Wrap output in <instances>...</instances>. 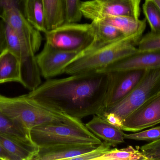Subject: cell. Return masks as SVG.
<instances>
[{
	"label": "cell",
	"instance_id": "cell-6",
	"mask_svg": "<svg viewBox=\"0 0 160 160\" xmlns=\"http://www.w3.org/2000/svg\"><path fill=\"white\" fill-rule=\"evenodd\" d=\"M4 26L6 48L16 54L20 63L21 84L25 88L32 91L41 83V73L36 53L26 41L8 25L4 23Z\"/></svg>",
	"mask_w": 160,
	"mask_h": 160
},
{
	"label": "cell",
	"instance_id": "cell-15",
	"mask_svg": "<svg viewBox=\"0 0 160 160\" xmlns=\"http://www.w3.org/2000/svg\"><path fill=\"white\" fill-rule=\"evenodd\" d=\"M85 126L95 136L112 147L125 142L123 131L110 124L101 115H94Z\"/></svg>",
	"mask_w": 160,
	"mask_h": 160
},
{
	"label": "cell",
	"instance_id": "cell-34",
	"mask_svg": "<svg viewBox=\"0 0 160 160\" xmlns=\"http://www.w3.org/2000/svg\"><path fill=\"white\" fill-rule=\"evenodd\" d=\"M85 1H87V0H85Z\"/></svg>",
	"mask_w": 160,
	"mask_h": 160
},
{
	"label": "cell",
	"instance_id": "cell-18",
	"mask_svg": "<svg viewBox=\"0 0 160 160\" xmlns=\"http://www.w3.org/2000/svg\"><path fill=\"white\" fill-rule=\"evenodd\" d=\"M94 20L100 21L112 25L122 31L127 36H142L147 25L146 18L135 19L124 16H103Z\"/></svg>",
	"mask_w": 160,
	"mask_h": 160
},
{
	"label": "cell",
	"instance_id": "cell-25",
	"mask_svg": "<svg viewBox=\"0 0 160 160\" xmlns=\"http://www.w3.org/2000/svg\"><path fill=\"white\" fill-rule=\"evenodd\" d=\"M137 46L140 52L160 51V33L148 32L142 36Z\"/></svg>",
	"mask_w": 160,
	"mask_h": 160
},
{
	"label": "cell",
	"instance_id": "cell-23",
	"mask_svg": "<svg viewBox=\"0 0 160 160\" xmlns=\"http://www.w3.org/2000/svg\"><path fill=\"white\" fill-rule=\"evenodd\" d=\"M96 160H147L142 152L133 147L112 148Z\"/></svg>",
	"mask_w": 160,
	"mask_h": 160
},
{
	"label": "cell",
	"instance_id": "cell-16",
	"mask_svg": "<svg viewBox=\"0 0 160 160\" xmlns=\"http://www.w3.org/2000/svg\"><path fill=\"white\" fill-rule=\"evenodd\" d=\"M0 143L17 160H33L39 147L31 140L0 134Z\"/></svg>",
	"mask_w": 160,
	"mask_h": 160
},
{
	"label": "cell",
	"instance_id": "cell-2",
	"mask_svg": "<svg viewBox=\"0 0 160 160\" xmlns=\"http://www.w3.org/2000/svg\"><path fill=\"white\" fill-rule=\"evenodd\" d=\"M142 36H126L106 45L91 48L79 55L68 65V75L98 71L125 57L139 52L136 47Z\"/></svg>",
	"mask_w": 160,
	"mask_h": 160
},
{
	"label": "cell",
	"instance_id": "cell-4",
	"mask_svg": "<svg viewBox=\"0 0 160 160\" xmlns=\"http://www.w3.org/2000/svg\"><path fill=\"white\" fill-rule=\"evenodd\" d=\"M30 136L38 147L65 144L98 146L102 142L78 118L37 126L30 131Z\"/></svg>",
	"mask_w": 160,
	"mask_h": 160
},
{
	"label": "cell",
	"instance_id": "cell-33",
	"mask_svg": "<svg viewBox=\"0 0 160 160\" xmlns=\"http://www.w3.org/2000/svg\"><path fill=\"white\" fill-rule=\"evenodd\" d=\"M155 3L156 4L158 7L159 9L160 10V0H153Z\"/></svg>",
	"mask_w": 160,
	"mask_h": 160
},
{
	"label": "cell",
	"instance_id": "cell-5",
	"mask_svg": "<svg viewBox=\"0 0 160 160\" xmlns=\"http://www.w3.org/2000/svg\"><path fill=\"white\" fill-rule=\"evenodd\" d=\"M46 42L61 49L81 54L95 43L96 35L91 23H65L45 33Z\"/></svg>",
	"mask_w": 160,
	"mask_h": 160
},
{
	"label": "cell",
	"instance_id": "cell-20",
	"mask_svg": "<svg viewBox=\"0 0 160 160\" xmlns=\"http://www.w3.org/2000/svg\"><path fill=\"white\" fill-rule=\"evenodd\" d=\"M91 23L96 35V41L91 48L109 44L127 36L119 29L100 21H92Z\"/></svg>",
	"mask_w": 160,
	"mask_h": 160
},
{
	"label": "cell",
	"instance_id": "cell-8",
	"mask_svg": "<svg viewBox=\"0 0 160 160\" xmlns=\"http://www.w3.org/2000/svg\"><path fill=\"white\" fill-rule=\"evenodd\" d=\"M26 0H0V19L25 40L36 53L42 41L41 32L28 22Z\"/></svg>",
	"mask_w": 160,
	"mask_h": 160
},
{
	"label": "cell",
	"instance_id": "cell-19",
	"mask_svg": "<svg viewBox=\"0 0 160 160\" xmlns=\"http://www.w3.org/2000/svg\"><path fill=\"white\" fill-rule=\"evenodd\" d=\"M43 3L47 31L65 23V0H43Z\"/></svg>",
	"mask_w": 160,
	"mask_h": 160
},
{
	"label": "cell",
	"instance_id": "cell-14",
	"mask_svg": "<svg viewBox=\"0 0 160 160\" xmlns=\"http://www.w3.org/2000/svg\"><path fill=\"white\" fill-rule=\"evenodd\" d=\"M97 146L93 145L65 144L42 147H39L33 160H74Z\"/></svg>",
	"mask_w": 160,
	"mask_h": 160
},
{
	"label": "cell",
	"instance_id": "cell-26",
	"mask_svg": "<svg viewBox=\"0 0 160 160\" xmlns=\"http://www.w3.org/2000/svg\"><path fill=\"white\" fill-rule=\"evenodd\" d=\"M81 0H65L66 21V23H78L82 19Z\"/></svg>",
	"mask_w": 160,
	"mask_h": 160
},
{
	"label": "cell",
	"instance_id": "cell-17",
	"mask_svg": "<svg viewBox=\"0 0 160 160\" xmlns=\"http://www.w3.org/2000/svg\"><path fill=\"white\" fill-rule=\"evenodd\" d=\"M21 82L19 60L16 54L6 48L0 53V84Z\"/></svg>",
	"mask_w": 160,
	"mask_h": 160
},
{
	"label": "cell",
	"instance_id": "cell-32",
	"mask_svg": "<svg viewBox=\"0 0 160 160\" xmlns=\"http://www.w3.org/2000/svg\"><path fill=\"white\" fill-rule=\"evenodd\" d=\"M0 160H17L15 157L8 153L0 143Z\"/></svg>",
	"mask_w": 160,
	"mask_h": 160
},
{
	"label": "cell",
	"instance_id": "cell-13",
	"mask_svg": "<svg viewBox=\"0 0 160 160\" xmlns=\"http://www.w3.org/2000/svg\"><path fill=\"white\" fill-rule=\"evenodd\" d=\"M146 71L141 70L114 72L115 80L107 102L106 111L128 95L141 81Z\"/></svg>",
	"mask_w": 160,
	"mask_h": 160
},
{
	"label": "cell",
	"instance_id": "cell-24",
	"mask_svg": "<svg viewBox=\"0 0 160 160\" xmlns=\"http://www.w3.org/2000/svg\"><path fill=\"white\" fill-rule=\"evenodd\" d=\"M142 9L151 32L160 33V10L158 6L153 0H145Z\"/></svg>",
	"mask_w": 160,
	"mask_h": 160
},
{
	"label": "cell",
	"instance_id": "cell-10",
	"mask_svg": "<svg viewBox=\"0 0 160 160\" xmlns=\"http://www.w3.org/2000/svg\"><path fill=\"white\" fill-rule=\"evenodd\" d=\"M80 53L61 49L46 42L41 52L36 55L41 76L48 80L63 74L66 68Z\"/></svg>",
	"mask_w": 160,
	"mask_h": 160
},
{
	"label": "cell",
	"instance_id": "cell-3",
	"mask_svg": "<svg viewBox=\"0 0 160 160\" xmlns=\"http://www.w3.org/2000/svg\"><path fill=\"white\" fill-rule=\"evenodd\" d=\"M0 110L30 133L43 124L70 121L76 118L30 98L27 95L8 97L0 95Z\"/></svg>",
	"mask_w": 160,
	"mask_h": 160
},
{
	"label": "cell",
	"instance_id": "cell-11",
	"mask_svg": "<svg viewBox=\"0 0 160 160\" xmlns=\"http://www.w3.org/2000/svg\"><path fill=\"white\" fill-rule=\"evenodd\" d=\"M160 123V93L138 107L122 122V130L136 132Z\"/></svg>",
	"mask_w": 160,
	"mask_h": 160
},
{
	"label": "cell",
	"instance_id": "cell-27",
	"mask_svg": "<svg viewBox=\"0 0 160 160\" xmlns=\"http://www.w3.org/2000/svg\"><path fill=\"white\" fill-rule=\"evenodd\" d=\"M124 138L128 140L151 142L160 140V126L133 134H125Z\"/></svg>",
	"mask_w": 160,
	"mask_h": 160
},
{
	"label": "cell",
	"instance_id": "cell-28",
	"mask_svg": "<svg viewBox=\"0 0 160 160\" xmlns=\"http://www.w3.org/2000/svg\"><path fill=\"white\" fill-rule=\"evenodd\" d=\"M112 146L105 142H102L96 148L82 156L76 158L74 160H96L97 158L104 155L107 151L112 149Z\"/></svg>",
	"mask_w": 160,
	"mask_h": 160
},
{
	"label": "cell",
	"instance_id": "cell-9",
	"mask_svg": "<svg viewBox=\"0 0 160 160\" xmlns=\"http://www.w3.org/2000/svg\"><path fill=\"white\" fill-rule=\"evenodd\" d=\"M141 0H87L82 2V16L93 21L103 16H124L139 19Z\"/></svg>",
	"mask_w": 160,
	"mask_h": 160
},
{
	"label": "cell",
	"instance_id": "cell-31",
	"mask_svg": "<svg viewBox=\"0 0 160 160\" xmlns=\"http://www.w3.org/2000/svg\"><path fill=\"white\" fill-rule=\"evenodd\" d=\"M6 48L4 23L0 19V53Z\"/></svg>",
	"mask_w": 160,
	"mask_h": 160
},
{
	"label": "cell",
	"instance_id": "cell-29",
	"mask_svg": "<svg viewBox=\"0 0 160 160\" xmlns=\"http://www.w3.org/2000/svg\"><path fill=\"white\" fill-rule=\"evenodd\" d=\"M141 151L147 160H160V139L143 146Z\"/></svg>",
	"mask_w": 160,
	"mask_h": 160
},
{
	"label": "cell",
	"instance_id": "cell-7",
	"mask_svg": "<svg viewBox=\"0 0 160 160\" xmlns=\"http://www.w3.org/2000/svg\"><path fill=\"white\" fill-rule=\"evenodd\" d=\"M160 93V67L147 70L134 89L122 100L105 111L113 113L121 121L133 111Z\"/></svg>",
	"mask_w": 160,
	"mask_h": 160
},
{
	"label": "cell",
	"instance_id": "cell-21",
	"mask_svg": "<svg viewBox=\"0 0 160 160\" xmlns=\"http://www.w3.org/2000/svg\"><path fill=\"white\" fill-rule=\"evenodd\" d=\"M25 9L28 22L36 29L45 34L47 30L43 0H26Z\"/></svg>",
	"mask_w": 160,
	"mask_h": 160
},
{
	"label": "cell",
	"instance_id": "cell-12",
	"mask_svg": "<svg viewBox=\"0 0 160 160\" xmlns=\"http://www.w3.org/2000/svg\"><path fill=\"white\" fill-rule=\"evenodd\" d=\"M160 67V51L139 52L121 59L99 70L100 72H118L147 70Z\"/></svg>",
	"mask_w": 160,
	"mask_h": 160
},
{
	"label": "cell",
	"instance_id": "cell-22",
	"mask_svg": "<svg viewBox=\"0 0 160 160\" xmlns=\"http://www.w3.org/2000/svg\"><path fill=\"white\" fill-rule=\"evenodd\" d=\"M0 134L31 140L30 133L0 110Z\"/></svg>",
	"mask_w": 160,
	"mask_h": 160
},
{
	"label": "cell",
	"instance_id": "cell-30",
	"mask_svg": "<svg viewBox=\"0 0 160 160\" xmlns=\"http://www.w3.org/2000/svg\"><path fill=\"white\" fill-rule=\"evenodd\" d=\"M98 115L101 116L110 124L122 130V121L113 113L105 111L102 114Z\"/></svg>",
	"mask_w": 160,
	"mask_h": 160
},
{
	"label": "cell",
	"instance_id": "cell-1",
	"mask_svg": "<svg viewBox=\"0 0 160 160\" xmlns=\"http://www.w3.org/2000/svg\"><path fill=\"white\" fill-rule=\"evenodd\" d=\"M115 80L114 72H83L48 79L27 95L40 104L81 120L105 111Z\"/></svg>",
	"mask_w": 160,
	"mask_h": 160
}]
</instances>
